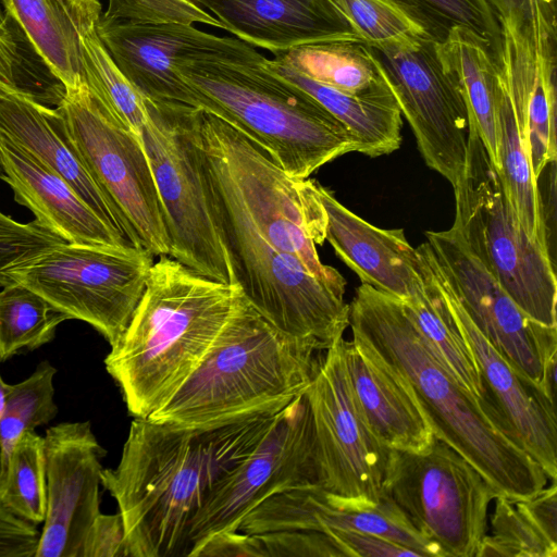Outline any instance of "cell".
Wrapping results in <instances>:
<instances>
[{"label": "cell", "instance_id": "obj_38", "mask_svg": "<svg viewBox=\"0 0 557 557\" xmlns=\"http://www.w3.org/2000/svg\"><path fill=\"white\" fill-rule=\"evenodd\" d=\"M64 240L36 220L21 223L0 211V286L11 283L10 272Z\"/></svg>", "mask_w": 557, "mask_h": 557}, {"label": "cell", "instance_id": "obj_15", "mask_svg": "<svg viewBox=\"0 0 557 557\" xmlns=\"http://www.w3.org/2000/svg\"><path fill=\"white\" fill-rule=\"evenodd\" d=\"M436 42L426 38L374 52L424 162L455 187L467 161L468 110Z\"/></svg>", "mask_w": 557, "mask_h": 557}, {"label": "cell", "instance_id": "obj_24", "mask_svg": "<svg viewBox=\"0 0 557 557\" xmlns=\"http://www.w3.org/2000/svg\"><path fill=\"white\" fill-rule=\"evenodd\" d=\"M327 215L326 240L337 257L360 278L399 300H407L423 283L421 256L404 231L370 224L320 185Z\"/></svg>", "mask_w": 557, "mask_h": 557}, {"label": "cell", "instance_id": "obj_29", "mask_svg": "<svg viewBox=\"0 0 557 557\" xmlns=\"http://www.w3.org/2000/svg\"><path fill=\"white\" fill-rule=\"evenodd\" d=\"M497 120L498 162L496 171L521 226L553 258L547 240L537 182L532 172L511 97L499 75Z\"/></svg>", "mask_w": 557, "mask_h": 557}, {"label": "cell", "instance_id": "obj_17", "mask_svg": "<svg viewBox=\"0 0 557 557\" xmlns=\"http://www.w3.org/2000/svg\"><path fill=\"white\" fill-rule=\"evenodd\" d=\"M47 504L35 557H82L85 536L100 513L106 450L89 421L46 430Z\"/></svg>", "mask_w": 557, "mask_h": 557}, {"label": "cell", "instance_id": "obj_41", "mask_svg": "<svg viewBox=\"0 0 557 557\" xmlns=\"http://www.w3.org/2000/svg\"><path fill=\"white\" fill-rule=\"evenodd\" d=\"M82 557H128L125 529L120 512H100L96 517L85 536Z\"/></svg>", "mask_w": 557, "mask_h": 557}, {"label": "cell", "instance_id": "obj_34", "mask_svg": "<svg viewBox=\"0 0 557 557\" xmlns=\"http://www.w3.org/2000/svg\"><path fill=\"white\" fill-rule=\"evenodd\" d=\"M0 504L21 519L44 522L47 504L44 436L26 432L15 445L0 478Z\"/></svg>", "mask_w": 557, "mask_h": 557}, {"label": "cell", "instance_id": "obj_14", "mask_svg": "<svg viewBox=\"0 0 557 557\" xmlns=\"http://www.w3.org/2000/svg\"><path fill=\"white\" fill-rule=\"evenodd\" d=\"M425 236L418 249L436 278L497 352L545 394V368L557 355V327L525 314L451 228Z\"/></svg>", "mask_w": 557, "mask_h": 557}, {"label": "cell", "instance_id": "obj_6", "mask_svg": "<svg viewBox=\"0 0 557 557\" xmlns=\"http://www.w3.org/2000/svg\"><path fill=\"white\" fill-rule=\"evenodd\" d=\"M320 350L277 330L244 296L199 366L147 419L210 428L278 412L305 392Z\"/></svg>", "mask_w": 557, "mask_h": 557}, {"label": "cell", "instance_id": "obj_37", "mask_svg": "<svg viewBox=\"0 0 557 557\" xmlns=\"http://www.w3.org/2000/svg\"><path fill=\"white\" fill-rule=\"evenodd\" d=\"M490 521L491 533L484 535L476 557L557 556V544L547 540L512 500L497 496Z\"/></svg>", "mask_w": 557, "mask_h": 557}, {"label": "cell", "instance_id": "obj_49", "mask_svg": "<svg viewBox=\"0 0 557 557\" xmlns=\"http://www.w3.org/2000/svg\"><path fill=\"white\" fill-rule=\"evenodd\" d=\"M3 177V169H2V165H1V161H0V178Z\"/></svg>", "mask_w": 557, "mask_h": 557}, {"label": "cell", "instance_id": "obj_5", "mask_svg": "<svg viewBox=\"0 0 557 557\" xmlns=\"http://www.w3.org/2000/svg\"><path fill=\"white\" fill-rule=\"evenodd\" d=\"M243 299L238 284L211 280L168 255L153 262L126 329L104 358L129 414L147 419L171 399Z\"/></svg>", "mask_w": 557, "mask_h": 557}, {"label": "cell", "instance_id": "obj_22", "mask_svg": "<svg viewBox=\"0 0 557 557\" xmlns=\"http://www.w3.org/2000/svg\"><path fill=\"white\" fill-rule=\"evenodd\" d=\"M0 132L61 175L108 225L140 246L119 208L89 172L57 108L0 83Z\"/></svg>", "mask_w": 557, "mask_h": 557}, {"label": "cell", "instance_id": "obj_19", "mask_svg": "<svg viewBox=\"0 0 557 557\" xmlns=\"http://www.w3.org/2000/svg\"><path fill=\"white\" fill-rule=\"evenodd\" d=\"M96 30L120 71L148 106L202 109L174 65L203 30L194 25L141 23L102 13Z\"/></svg>", "mask_w": 557, "mask_h": 557}, {"label": "cell", "instance_id": "obj_9", "mask_svg": "<svg viewBox=\"0 0 557 557\" xmlns=\"http://www.w3.org/2000/svg\"><path fill=\"white\" fill-rule=\"evenodd\" d=\"M381 496L444 557H476L498 495L469 461L435 438L421 454L388 449Z\"/></svg>", "mask_w": 557, "mask_h": 557}, {"label": "cell", "instance_id": "obj_3", "mask_svg": "<svg viewBox=\"0 0 557 557\" xmlns=\"http://www.w3.org/2000/svg\"><path fill=\"white\" fill-rule=\"evenodd\" d=\"M349 326L352 337L405 381L435 437L469 461L498 496L522 500L546 486L540 465L443 363L401 300L361 283L349 304Z\"/></svg>", "mask_w": 557, "mask_h": 557}, {"label": "cell", "instance_id": "obj_45", "mask_svg": "<svg viewBox=\"0 0 557 557\" xmlns=\"http://www.w3.org/2000/svg\"><path fill=\"white\" fill-rule=\"evenodd\" d=\"M21 60L17 42L8 24L0 25V83L27 94L17 74Z\"/></svg>", "mask_w": 557, "mask_h": 557}, {"label": "cell", "instance_id": "obj_48", "mask_svg": "<svg viewBox=\"0 0 557 557\" xmlns=\"http://www.w3.org/2000/svg\"><path fill=\"white\" fill-rule=\"evenodd\" d=\"M541 1L544 2V3H547V4H550V3L555 2V0H541Z\"/></svg>", "mask_w": 557, "mask_h": 557}, {"label": "cell", "instance_id": "obj_36", "mask_svg": "<svg viewBox=\"0 0 557 557\" xmlns=\"http://www.w3.org/2000/svg\"><path fill=\"white\" fill-rule=\"evenodd\" d=\"M396 1L414 15L437 41H441L453 27H467L490 44L497 60L500 50V26L488 0Z\"/></svg>", "mask_w": 557, "mask_h": 557}, {"label": "cell", "instance_id": "obj_42", "mask_svg": "<svg viewBox=\"0 0 557 557\" xmlns=\"http://www.w3.org/2000/svg\"><path fill=\"white\" fill-rule=\"evenodd\" d=\"M327 534L345 557H421L411 548L370 533L330 530Z\"/></svg>", "mask_w": 557, "mask_h": 557}, {"label": "cell", "instance_id": "obj_32", "mask_svg": "<svg viewBox=\"0 0 557 557\" xmlns=\"http://www.w3.org/2000/svg\"><path fill=\"white\" fill-rule=\"evenodd\" d=\"M0 289V361L54 338L69 318L28 287L11 282Z\"/></svg>", "mask_w": 557, "mask_h": 557}, {"label": "cell", "instance_id": "obj_8", "mask_svg": "<svg viewBox=\"0 0 557 557\" xmlns=\"http://www.w3.org/2000/svg\"><path fill=\"white\" fill-rule=\"evenodd\" d=\"M147 107L139 137L164 211L170 257L211 280L236 284L197 144L198 109Z\"/></svg>", "mask_w": 557, "mask_h": 557}, {"label": "cell", "instance_id": "obj_11", "mask_svg": "<svg viewBox=\"0 0 557 557\" xmlns=\"http://www.w3.org/2000/svg\"><path fill=\"white\" fill-rule=\"evenodd\" d=\"M345 339H335L318 358L305 389L311 416L318 486L337 505L380 503L388 449L367 423L346 364Z\"/></svg>", "mask_w": 557, "mask_h": 557}, {"label": "cell", "instance_id": "obj_46", "mask_svg": "<svg viewBox=\"0 0 557 557\" xmlns=\"http://www.w3.org/2000/svg\"><path fill=\"white\" fill-rule=\"evenodd\" d=\"M499 21L525 22L531 13L532 0H488Z\"/></svg>", "mask_w": 557, "mask_h": 557}, {"label": "cell", "instance_id": "obj_31", "mask_svg": "<svg viewBox=\"0 0 557 557\" xmlns=\"http://www.w3.org/2000/svg\"><path fill=\"white\" fill-rule=\"evenodd\" d=\"M274 57L315 82L349 94L368 90L383 79L376 53L362 42L310 45Z\"/></svg>", "mask_w": 557, "mask_h": 557}, {"label": "cell", "instance_id": "obj_10", "mask_svg": "<svg viewBox=\"0 0 557 557\" xmlns=\"http://www.w3.org/2000/svg\"><path fill=\"white\" fill-rule=\"evenodd\" d=\"M153 255L121 246L61 243L10 272L69 320L84 321L112 346L146 288Z\"/></svg>", "mask_w": 557, "mask_h": 557}, {"label": "cell", "instance_id": "obj_1", "mask_svg": "<svg viewBox=\"0 0 557 557\" xmlns=\"http://www.w3.org/2000/svg\"><path fill=\"white\" fill-rule=\"evenodd\" d=\"M196 137L214 221L236 284L281 332L323 349L349 326L346 280L321 262L327 215L320 184L289 176L257 141L200 109Z\"/></svg>", "mask_w": 557, "mask_h": 557}, {"label": "cell", "instance_id": "obj_43", "mask_svg": "<svg viewBox=\"0 0 557 557\" xmlns=\"http://www.w3.org/2000/svg\"><path fill=\"white\" fill-rule=\"evenodd\" d=\"M40 532L0 504V557H35Z\"/></svg>", "mask_w": 557, "mask_h": 557}, {"label": "cell", "instance_id": "obj_23", "mask_svg": "<svg viewBox=\"0 0 557 557\" xmlns=\"http://www.w3.org/2000/svg\"><path fill=\"white\" fill-rule=\"evenodd\" d=\"M0 161L2 180L11 186L15 201L28 208L38 223L64 242L107 246L131 244L108 225L67 181L2 132Z\"/></svg>", "mask_w": 557, "mask_h": 557}, {"label": "cell", "instance_id": "obj_27", "mask_svg": "<svg viewBox=\"0 0 557 557\" xmlns=\"http://www.w3.org/2000/svg\"><path fill=\"white\" fill-rule=\"evenodd\" d=\"M438 55L457 83L492 164L498 156V67L490 44L473 30L456 26L436 42Z\"/></svg>", "mask_w": 557, "mask_h": 557}, {"label": "cell", "instance_id": "obj_35", "mask_svg": "<svg viewBox=\"0 0 557 557\" xmlns=\"http://www.w3.org/2000/svg\"><path fill=\"white\" fill-rule=\"evenodd\" d=\"M332 1L358 39L373 50L408 47L433 38L426 27L396 0Z\"/></svg>", "mask_w": 557, "mask_h": 557}, {"label": "cell", "instance_id": "obj_47", "mask_svg": "<svg viewBox=\"0 0 557 557\" xmlns=\"http://www.w3.org/2000/svg\"><path fill=\"white\" fill-rule=\"evenodd\" d=\"M8 387H9V384L5 383L0 374V416L3 411V408H4V403H5V396H7V392H8Z\"/></svg>", "mask_w": 557, "mask_h": 557}, {"label": "cell", "instance_id": "obj_21", "mask_svg": "<svg viewBox=\"0 0 557 557\" xmlns=\"http://www.w3.org/2000/svg\"><path fill=\"white\" fill-rule=\"evenodd\" d=\"M233 37L274 55L335 41L361 42L332 0H194Z\"/></svg>", "mask_w": 557, "mask_h": 557}, {"label": "cell", "instance_id": "obj_28", "mask_svg": "<svg viewBox=\"0 0 557 557\" xmlns=\"http://www.w3.org/2000/svg\"><path fill=\"white\" fill-rule=\"evenodd\" d=\"M54 78L65 88L84 83L81 50L69 0H0Z\"/></svg>", "mask_w": 557, "mask_h": 557}, {"label": "cell", "instance_id": "obj_2", "mask_svg": "<svg viewBox=\"0 0 557 557\" xmlns=\"http://www.w3.org/2000/svg\"><path fill=\"white\" fill-rule=\"evenodd\" d=\"M278 412L210 428L135 418L117 466L101 472L123 519L128 557H187L194 517Z\"/></svg>", "mask_w": 557, "mask_h": 557}, {"label": "cell", "instance_id": "obj_13", "mask_svg": "<svg viewBox=\"0 0 557 557\" xmlns=\"http://www.w3.org/2000/svg\"><path fill=\"white\" fill-rule=\"evenodd\" d=\"M318 485L311 416L305 394L276 416L252 451L211 492L194 517L187 557L211 539L234 533L244 518L271 496Z\"/></svg>", "mask_w": 557, "mask_h": 557}, {"label": "cell", "instance_id": "obj_18", "mask_svg": "<svg viewBox=\"0 0 557 557\" xmlns=\"http://www.w3.org/2000/svg\"><path fill=\"white\" fill-rule=\"evenodd\" d=\"M434 277L476 362L484 388V401L508 433L540 465L548 480L556 481L555 404L497 352L472 323L454 294Z\"/></svg>", "mask_w": 557, "mask_h": 557}, {"label": "cell", "instance_id": "obj_33", "mask_svg": "<svg viewBox=\"0 0 557 557\" xmlns=\"http://www.w3.org/2000/svg\"><path fill=\"white\" fill-rule=\"evenodd\" d=\"M57 369L44 360L25 380L9 384L0 416V478L5 473L18 440L28 431L49 423L58 413L53 379Z\"/></svg>", "mask_w": 557, "mask_h": 557}, {"label": "cell", "instance_id": "obj_40", "mask_svg": "<svg viewBox=\"0 0 557 557\" xmlns=\"http://www.w3.org/2000/svg\"><path fill=\"white\" fill-rule=\"evenodd\" d=\"M261 557H345L325 533L282 530L256 533Z\"/></svg>", "mask_w": 557, "mask_h": 557}, {"label": "cell", "instance_id": "obj_25", "mask_svg": "<svg viewBox=\"0 0 557 557\" xmlns=\"http://www.w3.org/2000/svg\"><path fill=\"white\" fill-rule=\"evenodd\" d=\"M345 354L356 400L375 436L391 449L428 451L436 437L405 381L355 337L345 342Z\"/></svg>", "mask_w": 557, "mask_h": 557}, {"label": "cell", "instance_id": "obj_20", "mask_svg": "<svg viewBox=\"0 0 557 557\" xmlns=\"http://www.w3.org/2000/svg\"><path fill=\"white\" fill-rule=\"evenodd\" d=\"M282 530L364 532L411 548L421 557H444L441 548L421 535L384 496L372 507L346 508L335 504L318 485L297 487L264 500L238 528L248 534Z\"/></svg>", "mask_w": 557, "mask_h": 557}, {"label": "cell", "instance_id": "obj_26", "mask_svg": "<svg viewBox=\"0 0 557 557\" xmlns=\"http://www.w3.org/2000/svg\"><path fill=\"white\" fill-rule=\"evenodd\" d=\"M270 63L277 74L310 95L348 128L358 141L357 152L376 158L399 149L403 115L384 72L377 85L349 94L305 76L276 57Z\"/></svg>", "mask_w": 557, "mask_h": 557}, {"label": "cell", "instance_id": "obj_44", "mask_svg": "<svg viewBox=\"0 0 557 557\" xmlns=\"http://www.w3.org/2000/svg\"><path fill=\"white\" fill-rule=\"evenodd\" d=\"M513 503L547 540L557 544L556 481L533 496Z\"/></svg>", "mask_w": 557, "mask_h": 557}, {"label": "cell", "instance_id": "obj_12", "mask_svg": "<svg viewBox=\"0 0 557 557\" xmlns=\"http://www.w3.org/2000/svg\"><path fill=\"white\" fill-rule=\"evenodd\" d=\"M89 172L121 211L138 244L170 256L164 211L139 135L88 88H65L55 107Z\"/></svg>", "mask_w": 557, "mask_h": 557}, {"label": "cell", "instance_id": "obj_4", "mask_svg": "<svg viewBox=\"0 0 557 557\" xmlns=\"http://www.w3.org/2000/svg\"><path fill=\"white\" fill-rule=\"evenodd\" d=\"M174 66L202 109L261 145L289 176L309 178L324 164L358 151L357 139L341 121L236 37L203 32Z\"/></svg>", "mask_w": 557, "mask_h": 557}, {"label": "cell", "instance_id": "obj_7", "mask_svg": "<svg viewBox=\"0 0 557 557\" xmlns=\"http://www.w3.org/2000/svg\"><path fill=\"white\" fill-rule=\"evenodd\" d=\"M450 227L531 319L557 327L555 261L521 226L474 124Z\"/></svg>", "mask_w": 557, "mask_h": 557}, {"label": "cell", "instance_id": "obj_39", "mask_svg": "<svg viewBox=\"0 0 557 557\" xmlns=\"http://www.w3.org/2000/svg\"><path fill=\"white\" fill-rule=\"evenodd\" d=\"M112 18L141 23L202 24L221 28V23L194 0H109L102 13Z\"/></svg>", "mask_w": 557, "mask_h": 557}, {"label": "cell", "instance_id": "obj_16", "mask_svg": "<svg viewBox=\"0 0 557 557\" xmlns=\"http://www.w3.org/2000/svg\"><path fill=\"white\" fill-rule=\"evenodd\" d=\"M499 26L498 75L511 97L537 180L557 157L555 5L533 0L524 23L502 21Z\"/></svg>", "mask_w": 557, "mask_h": 557}, {"label": "cell", "instance_id": "obj_30", "mask_svg": "<svg viewBox=\"0 0 557 557\" xmlns=\"http://www.w3.org/2000/svg\"><path fill=\"white\" fill-rule=\"evenodd\" d=\"M419 253L423 265V283L410 298L401 300L405 310L424 339L457 380L475 397L484 401V388L476 362L426 260L420 251Z\"/></svg>", "mask_w": 557, "mask_h": 557}]
</instances>
